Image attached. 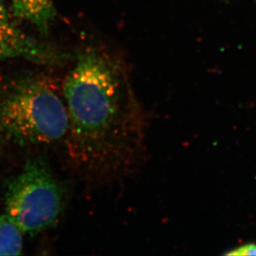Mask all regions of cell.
Returning <instances> with one entry per match:
<instances>
[{"instance_id": "3957f363", "label": "cell", "mask_w": 256, "mask_h": 256, "mask_svg": "<svg viewBox=\"0 0 256 256\" xmlns=\"http://www.w3.org/2000/svg\"><path fill=\"white\" fill-rule=\"evenodd\" d=\"M62 198L60 185L48 164L39 158H32L8 182L6 214L22 233L38 234L56 222Z\"/></svg>"}, {"instance_id": "7a4b0ae2", "label": "cell", "mask_w": 256, "mask_h": 256, "mask_svg": "<svg viewBox=\"0 0 256 256\" xmlns=\"http://www.w3.org/2000/svg\"><path fill=\"white\" fill-rule=\"evenodd\" d=\"M68 128L65 102L41 80H21L0 94V132L16 142H58Z\"/></svg>"}, {"instance_id": "8992f818", "label": "cell", "mask_w": 256, "mask_h": 256, "mask_svg": "<svg viewBox=\"0 0 256 256\" xmlns=\"http://www.w3.org/2000/svg\"><path fill=\"white\" fill-rule=\"evenodd\" d=\"M22 234L10 216H0V256L22 254Z\"/></svg>"}, {"instance_id": "277c9868", "label": "cell", "mask_w": 256, "mask_h": 256, "mask_svg": "<svg viewBox=\"0 0 256 256\" xmlns=\"http://www.w3.org/2000/svg\"><path fill=\"white\" fill-rule=\"evenodd\" d=\"M63 55L28 35L0 0V62L22 58L41 64L58 62Z\"/></svg>"}, {"instance_id": "6da1fadb", "label": "cell", "mask_w": 256, "mask_h": 256, "mask_svg": "<svg viewBox=\"0 0 256 256\" xmlns=\"http://www.w3.org/2000/svg\"><path fill=\"white\" fill-rule=\"evenodd\" d=\"M63 92L72 157L106 176L126 175L140 167L147 117L112 62L92 52L80 56Z\"/></svg>"}, {"instance_id": "5b68a950", "label": "cell", "mask_w": 256, "mask_h": 256, "mask_svg": "<svg viewBox=\"0 0 256 256\" xmlns=\"http://www.w3.org/2000/svg\"><path fill=\"white\" fill-rule=\"evenodd\" d=\"M12 14L17 20L34 25L42 34L48 32L56 15L54 0H12Z\"/></svg>"}, {"instance_id": "52a82bcc", "label": "cell", "mask_w": 256, "mask_h": 256, "mask_svg": "<svg viewBox=\"0 0 256 256\" xmlns=\"http://www.w3.org/2000/svg\"><path fill=\"white\" fill-rule=\"evenodd\" d=\"M226 256H256V244H247L232 250L226 253Z\"/></svg>"}]
</instances>
